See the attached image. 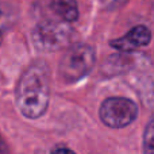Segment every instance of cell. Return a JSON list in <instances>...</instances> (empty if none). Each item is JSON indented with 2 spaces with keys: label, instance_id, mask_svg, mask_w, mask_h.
<instances>
[{
  "label": "cell",
  "instance_id": "obj_1",
  "mask_svg": "<svg viewBox=\"0 0 154 154\" xmlns=\"http://www.w3.org/2000/svg\"><path fill=\"white\" fill-rule=\"evenodd\" d=\"M16 104L26 118L37 119L46 112L50 99V69L42 61L32 62L16 85Z\"/></svg>",
  "mask_w": 154,
  "mask_h": 154
},
{
  "label": "cell",
  "instance_id": "obj_2",
  "mask_svg": "<svg viewBox=\"0 0 154 154\" xmlns=\"http://www.w3.org/2000/svg\"><path fill=\"white\" fill-rule=\"evenodd\" d=\"M96 62L95 50L89 45L76 43L64 53L60 61V76L68 84L80 81L89 75Z\"/></svg>",
  "mask_w": 154,
  "mask_h": 154
},
{
  "label": "cell",
  "instance_id": "obj_3",
  "mask_svg": "<svg viewBox=\"0 0 154 154\" xmlns=\"http://www.w3.org/2000/svg\"><path fill=\"white\" fill-rule=\"evenodd\" d=\"M72 27L62 20H43L32 30V43L38 50L56 51L65 49L72 39Z\"/></svg>",
  "mask_w": 154,
  "mask_h": 154
},
{
  "label": "cell",
  "instance_id": "obj_4",
  "mask_svg": "<svg viewBox=\"0 0 154 154\" xmlns=\"http://www.w3.org/2000/svg\"><path fill=\"white\" fill-rule=\"evenodd\" d=\"M99 116L106 126L112 128L126 127L138 116V107L126 97H108L99 109Z\"/></svg>",
  "mask_w": 154,
  "mask_h": 154
},
{
  "label": "cell",
  "instance_id": "obj_5",
  "mask_svg": "<svg viewBox=\"0 0 154 154\" xmlns=\"http://www.w3.org/2000/svg\"><path fill=\"white\" fill-rule=\"evenodd\" d=\"M152 39V32L146 26H135L130 30L126 35L111 41V46L122 53L135 51L143 46L149 45Z\"/></svg>",
  "mask_w": 154,
  "mask_h": 154
},
{
  "label": "cell",
  "instance_id": "obj_6",
  "mask_svg": "<svg viewBox=\"0 0 154 154\" xmlns=\"http://www.w3.org/2000/svg\"><path fill=\"white\" fill-rule=\"evenodd\" d=\"M53 12L65 23L75 22L79 18V5L76 0H51Z\"/></svg>",
  "mask_w": 154,
  "mask_h": 154
},
{
  "label": "cell",
  "instance_id": "obj_7",
  "mask_svg": "<svg viewBox=\"0 0 154 154\" xmlns=\"http://www.w3.org/2000/svg\"><path fill=\"white\" fill-rule=\"evenodd\" d=\"M18 20V10L10 3H0V32L8 30Z\"/></svg>",
  "mask_w": 154,
  "mask_h": 154
},
{
  "label": "cell",
  "instance_id": "obj_8",
  "mask_svg": "<svg viewBox=\"0 0 154 154\" xmlns=\"http://www.w3.org/2000/svg\"><path fill=\"white\" fill-rule=\"evenodd\" d=\"M142 150H143V154H154V116L149 120L145 128Z\"/></svg>",
  "mask_w": 154,
  "mask_h": 154
},
{
  "label": "cell",
  "instance_id": "obj_9",
  "mask_svg": "<svg viewBox=\"0 0 154 154\" xmlns=\"http://www.w3.org/2000/svg\"><path fill=\"white\" fill-rule=\"evenodd\" d=\"M128 0H101L103 5L108 10H116V8H120L122 5H125Z\"/></svg>",
  "mask_w": 154,
  "mask_h": 154
},
{
  "label": "cell",
  "instance_id": "obj_10",
  "mask_svg": "<svg viewBox=\"0 0 154 154\" xmlns=\"http://www.w3.org/2000/svg\"><path fill=\"white\" fill-rule=\"evenodd\" d=\"M145 99H146V101L149 104H153L154 106V84L149 88V91L145 92Z\"/></svg>",
  "mask_w": 154,
  "mask_h": 154
},
{
  "label": "cell",
  "instance_id": "obj_11",
  "mask_svg": "<svg viewBox=\"0 0 154 154\" xmlns=\"http://www.w3.org/2000/svg\"><path fill=\"white\" fill-rule=\"evenodd\" d=\"M50 154H76V153L73 152V150L68 149V147H57V149H54Z\"/></svg>",
  "mask_w": 154,
  "mask_h": 154
},
{
  "label": "cell",
  "instance_id": "obj_12",
  "mask_svg": "<svg viewBox=\"0 0 154 154\" xmlns=\"http://www.w3.org/2000/svg\"><path fill=\"white\" fill-rule=\"evenodd\" d=\"M3 152H4V143H3L2 138H0V154H2Z\"/></svg>",
  "mask_w": 154,
  "mask_h": 154
}]
</instances>
